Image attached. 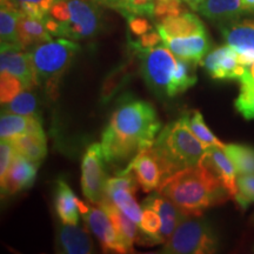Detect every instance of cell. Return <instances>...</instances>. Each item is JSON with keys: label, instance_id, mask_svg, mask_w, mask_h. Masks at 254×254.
<instances>
[{"label": "cell", "instance_id": "1", "mask_svg": "<svg viewBox=\"0 0 254 254\" xmlns=\"http://www.w3.org/2000/svg\"><path fill=\"white\" fill-rule=\"evenodd\" d=\"M158 192L187 215H201L205 209L232 198L218 177L202 161L168 177L158 187Z\"/></svg>", "mask_w": 254, "mask_h": 254}, {"label": "cell", "instance_id": "2", "mask_svg": "<svg viewBox=\"0 0 254 254\" xmlns=\"http://www.w3.org/2000/svg\"><path fill=\"white\" fill-rule=\"evenodd\" d=\"M152 147L166 164L171 176L198 165L207 148L189 128L184 116L165 126Z\"/></svg>", "mask_w": 254, "mask_h": 254}, {"label": "cell", "instance_id": "3", "mask_svg": "<svg viewBox=\"0 0 254 254\" xmlns=\"http://www.w3.org/2000/svg\"><path fill=\"white\" fill-rule=\"evenodd\" d=\"M107 126L119 138L144 151L154 144L161 123L150 103L128 100L114 111Z\"/></svg>", "mask_w": 254, "mask_h": 254}, {"label": "cell", "instance_id": "4", "mask_svg": "<svg viewBox=\"0 0 254 254\" xmlns=\"http://www.w3.org/2000/svg\"><path fill=\"white\" fill-rule=\"evenodd\" d=\"M79 51L80 46L77 43L63 38L41 43L30 51L36 84L45 87L51 98L57 97L60 79Z\"/></svg>", "mask_w": 254, "mask_h": 254}, {"label": "cell", "instance_id": "5", "mask_svg": "<svg viewBox=\"0 0 254 254\" xmlns=\"http://www.w3.org/2000/svg\"><path fill=\"white\" fill-rule=\"evenodd\" d=\"M218 238L211 224L201 215H189L178 225L165 243L166 254H209L217 252Z\"/></svg>", "mask_w": 254, "mask_h": 254}, {"label": "cell", "instance_id": "6", "mask_svg": "<svg viewBox=\"0 0 254 254\" xmlns=\"http://www.w3.org/2000/svg\"><path fill=\"white\" fill-rule=\"evenodd\" d=\"M134 52L141 60V74L148 88L158 97L168 98V88L177 65L173 53L164 46Z\"/></svg>", "mask_w": 254, "mask_h": 254}, {"label": "cell", "instance_id": "7", "mask_svg": "<svg viewBox=\"0 0 254 254\" xmlns=\"http://www.w3.org/2000/svg\"><path fill=\"white\" fill-rule=\"evenodd\" d=\"M106 161L101 144L94 142L87 147L81 161V187L85 198L92 204L99 205L106 186Z\"/></svg>", "mask_w": 254, "mask_h": 254}, {"label": "cell", "instance_id": "8", "mask_svg": "<svg viewBox=\"0 0 254 254\" xmlns=\"http://www.w3.org/2000/svg\"><path fill=\"white\" fill-rule=\"evenodd\" d=\"M119 172L132 173L145 193L158 189L171 176L166 164L152 146L136 154L131 163Z\"/></svg>", "mask_w": 254, "mask_h": 254}, {"label": "cell", "instance_id": "9", "mask_svg": "<svg viewBox=\"0 0 254 254\" xmlns=\"http://www.w3.org/2000/svg\"><path fill=\"white\" fill-rule=\"evenodd\" d=\"M69 9L68 38L81 40L92 38L101 26L99 4L94 0H67Z\"/></svg>", "mask_w": 254, "mask_h": 254}, {"label": "cell", "instance_id": "10", "mask_svg": "<svg viewBox=\"0 0 254 254\" xmlns=\"http://www.w3.org/2000/svg\"><path fill=\"white\" fill-rule=\"evenodd\" d=\"M201 66H204L209 77L215 80L240 81L247 71L246 66L240 64L236 50L228 45L209 51Z\"/></svg>", "mask_w": 254, "mask_h": 254}, {"label": "cell", "instance_id": "11", "mask_svg": "<svg viewBox=\"0 0 254 254\" xmlns=\"http://www.w3.org/2000/svg\"><path fill=\"white\" fill-rule=\"evenodd\" d=\"M221 33L226 45L236 50L240 64L250 66L254 62V20L225 24Z\"/></svg>", "mask_w": 254, "mask_h": 254}, {"label": "cell", "instance_id": "12", "mask_svg": "<svg viewBox=\"0 0 254 254\" xmlns=\"http://www.w3.org/2000/svg\"><path fill=\"white\" fill-rule=\"evenodd\" d=\"M39 165L15 152L11 166L4 179L1 180L2 195L17 194L21 190L30 189L36 180Z\"/></svg>", "mask_w": 254, "mask_h": 254}, {"label": "cell", "instance_id": "13", "mask_svg": "<svg viewBox=\"0 0 254 254\" xmlns=\"http://www.w3.org/2000/svg\"><path fill=\"white\" fill-rule=\"evenodd\" d=\"M0 69L1 72H9L15 75L23 82L25 88L37 86L30 52H23L20 46L1 45Z\"/></svg>", "mask_w": 254, "mask_h": 254}, {"label": "cell", "instance_id": "14", "mask_svg": "<svg viewBox=\"0 0 254 254\" xmlns=\"http://www.w3.org/2000/svg\"><path fill=\"white\" fill-rule=\"evenodd\" d=\"M82 215H84V220L86 221L88 227L95 234V237L99 239L104 252L112 251L116 253H127L126 249L123 246L118 236H117L112 221L103 208H95L90 206L87 213Z\"/></svg>", "mask_w": 254, "mask_h": 254}, {"label": "cell", "instance_id": "15", "mask_svg": "<svg viewBox=\"0 0 254 254\" xmlns=\"http://www.w3.org/2000/svg\"><path fill=\"white\" fill-rule=\"evenodd\" d=\"M163 43L177 58L190 60L200 65L212 47L207 33L189 37L165 38Z\"/></svg>", "mask_w": 254, "mask_h": 254}, {"label": "cell", "instance_id": "16", "mask_svg": "<svg viewBox=\"0 0 254 254\" xmlns=\"http://www.w3.org/2000/svg\"><path fill=\"white\" fill-rule=\"evenodd\" d=\"M142 207L151 208L154 212H157L161 220V230L160 234L163 238L164 243H166L168 238L172 236V233L176 231L178 225L182 222L184 219L189 217L183 209H180L178 206L171 201L170 199L164 196L160 193H153L150 194L142 202Z\"/></svg>", "mask_w": 254, "mask_h": 254}, {"label": "cell", "instance_id": "17", "mask_svg": "<svg viewBox=\"0 0 254 254\" xmlns=\"http://www.w3.org/2000/svg\"><path fill=\"white\" fill-rule=\"evenodd\" d=\"M200 161H202L211 168L212 172L218 177V179L228 190L232 198H236L238 192V173L233 161L231 160L224 148L219 147V146H209L206 148L205 154L202 155Z\"/></svg>", "mask_w": 254, "mask_h": 254}, {"label": "cell", "instance_id": "18", "mask_svg": "<svg viewBox=\"0 0 254 254\" xmlns=\"http://www.w3.org/2000/svg\"><path fill=\"white\" fill-rule=\"evenodd\" d=\"M157 30L160 33L161 39L176 37H189L194 34L207 33L205 25L198 15L185 12L177 17L166 18L157 25Z\"/></svg>", "mask_w": 254, "mask_h": 254}, {"label": "cell", "instance_id": "19", "mask_svg": "<svg viewBox=\"0 0 254 254\" xmlns=\"http://www.w3.org/2000/svg\"><path fill=\"white\" fill-rule=\"evenodd\" d=\"M58 251L66 254H88L93 252V243L84 227L64 224L58 231Z\"/></svg>", "mask_w": 254, "mask_h": 254}, {"label": "cell", "instance_id": "20", "mask_svg": "<svg viewBox=\"0 0 254 254\" xmlns=\"http://www.w3.org/2000/svg\"><path fill=\"white\" fill-rule=\"evenodd\" d=\"M99 206L109 215L114 230L117 232V236H118L123 246L126 249L127 253L134 252L133 244L138 243L139 239L135 222L131 220L125 213H123L116 205H113L109 200H101Z\"/></svg>", "mask_w": 254, "mask_h": 254}, {"label": "cell", "instance_id": "21", "mask_svg": "<svg viewBox=\"0 0 254 254\" xmlns=\"http://www.w3.org/2000/svg\"><path fill=\"white\" fill-rule=\"evenodd\" d=\"M198 12L209 20L224 24L237 21L246 13L243 0H205Z\"/></svg>", "mask_w": 254, "mask_h": 254}, {"label": "cell", "instance_id": "22", "mask_svg": "<svg viewBox=\"0 0 254 254\" xmlns=\"http://www.w3.org/2000/svg\"><path fill=\"white\" fill-rule=\"evenodd\" d=\"M18 34L23 50L52 40V37H51L50 32L46 30L43 20L32 18L21 12L19 14L18 20Z\"/></svg>", "mask_w": 254, "mask_h": 254}, {"label": "cell", "instance_id": "23", "mask_svg": "<svg viewBox=\"0 0 254 254\" xmlns=\"http://www.w3.org/2000/svg\"><path fill=\"white\" fill-rule=\"evenodd\" d=\"M75 198L77 196L69 189L67 183L64 182L63 179L57 182L55 189V209L64 224H79V209Z\"/></svg>", "mask_w": 254, "mask_h": 254}, {"label": "cell", "instance_id": "24", "mask_svg": "<svg viewBox=\"0 0 254 254\" xmlns=\"http://www.w3.org/2000/svg\"><path fill=\"white\" fill-rule=\"evenodd\" d=\"M12 144L17 153L21 154L33 163L40 164L47 154L45 134H23L12 139Z\"/></svg>", "mask_w": 254, "mask_h": 254}, {"label": "cell", "instance_id": "25", "mask_svg": "<svg viewBox=\"0 0 254 254\" xmlns=\"http://www.w3.org/2000/svg\"><path fill=\"white\" fill-rule=\"evenodd\" d=\"M198 64L190 62L185 59H177L176 69H174L172 80H171L170 88H168V98L176 97L189 90L190 87L196 84V72L195 67Z\"/></svg>", "mask_w": 254, "mask_h": 254}, {"label": "cell", "instance_id": "26", "mask_svg": "<svg viewBox=\"0 0 254 254\" xmlns=\"http://www.w3.org/2000/svg\"><path fill=\"white\" fill-rule=\"evenodd\" d=\"M19 14H20V9L17 6L1 5V9H0V40H1V45L20 46L18 34Z\"/></svg>", "mask_w": 254, "mask_h": 254}, {"label": "cell", "instance_id": "27", "mask_svg": "<svg viewBox=\"0 0 254 254\" xmlns=\"http://www.w3.org/2000/svg\"><path fill=\"white\" fill-rule=\"evenodd\" d=\"M103 200H109L113 205H116L123 213H125L135 224H140L142 218V209L138 205L136 200L133 196V193L126 190H106L104 193Z\"/></svg>", "mask_w": 254, "mask_h": 254}, {"label": "cell", "instance_id": "28", "mask_svg": "<svg viewBox=\"0 0 254 254\" xmlns=\"http://www.w3.org/2000/svg\"><path fill=\"white\" fill-rule=\"evenodd\" d=\"M31 88H26L19 93L9 103L1 104V113H14L26 117H39L38 98Z\"/></svg>", "mask_w": 254, "mask_h": 254}, {"label": "cell", "instance_id": "29", "mask_svg": "<svg viewBox=\"0 0 254 254\" xmlns=\"http://www.w3.org/2000/svg\"><path fill=\"white\" fill-rule=\"evenodd\" d=\"M236 166L238 176L254 173V147L249 145L230 144L224 147Z\"/></svg>", "mask_w": 254, "mask_h": 254}, {"label": "cell", "instance_id": "30", "mask_svg": "<svg viewBox=\"0 0 254 254\" xmlns=\"http://www.w3.org/2000/svg\"><path fill=\"white\" fill-rule=\"evenodd\" d=\"M32 117L14 113H1L0 136L1 140H12L19 135L27 134L30 131Z\"/></svg>", "mask_w": 254, "mask_h": 254}, {"label": "cell", "instance_id": "31", "mask_svg": "<svg viewBox=\"0 0 254 254\" xmlns=\"http://www.w3.org/2000/svg\"><path fill=\"white\" fill-rule=\"evenodd\" d=\"M240 93L234 101V107L246 120L254 119V79L247 71L240 80Z\"/></svg>", "mask_w": 254, "mask_h": 254}, {"label": "cell", "instance_id": "32", "mask_svg": "<svg viewBox=\"0 0 254 254\" xmlns=\"http://www.w3.org/2000/svg\"><path fill=\"white\" fill-rule=\"evenodd\" d=\"M184 117H185L189 128L206 147H209V146H219V147L224 148L226 146L224 142L219 140L213 133L209 131L208 126L206 125L204 120V117H202V114L199 111H193L190 114H184Z\"/></svg>", "mask_w": 254, "mask_h": 254}, {"label": "cell", "instance_id": "33", "mask_svg": "<svg viewBox=\"0 0 254 254\" xmlns=\"http://www.w3.org/2000/svg\"><path fill=\"white\" fill-rule=\"evenodd\" d=\"M112 8L124 15L139 14L153 18L154 0H113Z\"/></svg>", "mask_w": 254, "mask_h": 254}, {"label": "cell", "instance_id": "34", "mask_svg": "<svg viewBox=\"0 0 254 254\" xmlns=\"http://www.w3.org/2000/svg\"><path fill=\"white\" fill-rule=\"evenodd\" d=\"M25 88L24 84L9 72H1L0 75V100L1 104L9 103Z\"/></svg>", "mask_w": 254, "mask_h": 254}, {"label": "cell", "instance_id": "35", "mask_svg": "<svg viewBox=\"0 0 254 254\" xmlns=\"http://www.w3.org/2000/svg\"><path fill=\"white\" fill-rule=\"evenodd\" d=\"M236 199L240 207L246 209L251 204H254V173L238 176L237 178Z\"/></svg>", "mask_w": 254, "mask_h": 254}, {"label": "cell", "instance_id": "36", "mask_svg": "<svg viewBox=\"0 0 254 254\" xmlns=\"http://www.w3.org/2000/svg\"><path fill=\"white\" fill-rule=\"evenodd\" d=\"M185 12L186 8L184 7L182 0H154L153 18L159 21L166 18L177 17Z\"/></svg>", "mask_w": 254, "mask_h": 254}, {"label": "cell", "instance_id": "37", "mask_svg": "<svg viewBox=\"0 0 254 254\" xmlns=\"http://www.w3.org/2000/svg\"><path fill=\"white\" fill-rule=\"evenodd\" d=\"M14 155L15 150L12 141L1 140V144H0V180H2L5 178Z\"/></svg>", "mask_w": 254, "mask_h": 254}, {"label": "cell", "instance_id": "38", "mask_svg": "<svg viewBox=\"0 0 254 254\" xmlns=\"http://www.w3.org/2000/svg\"><path fill=\"white\" fill-rule=\"evenodd\" d=\"M127 24H128L129 31L132 32L135 36L140 37L142 34L147 33L152 28V25L148 19L145 15H139V14H126L125 15Z\"/></svg>", "mask_w": 254, "mask_h": 254}, {"label": "cell", "instance_id": "39", "mask_svg": "<svg viewBox=\"0 0 254 254\" xmlns=\"http://www.w3.org/2000/svg\"><path fill=\"white\" fill-rule=\"evenodd\" d=\"M160 41H163L161 39L160 33L158 31L151 30L147 33L142 34L139 38V40L136 41H131V46L133 47V50H147V49H153L158 45Z\"/></svg>", "mask_w": 254, "mask_h": 254}, {"label": "cell", "instance_id": "40", "mask_svg": "<svg viewBox=\"0 0 254 254\" xmlns=\"http://www.w3.org/2000/svg\"><path fill=\"white\" fill-rule=\"evenodd\" d=\"M50 15L60 21V23L67 24L69 20V9L67 0H56L55 4L50 9Z\"/></svg>", "mask_w": 254, "mask_h": 254}, {"label": "cell", "instance_id": "41", "mask_svg": "<svg viewBox=\"0 0 254 254\" xmlns=\"http://www.w3.org/2000/svg\"><path fill=\"white\" fill-rule=\"evenodd\" d=\"M12 1L18 6V8L19 6L23 4H33V5H39L44 9H46L47 12H50V9L52 7V5L55 4L56 0H12Z\"/></svg>", "mask_w": 254, "mask_h": 254}, {"label": "cell", "instance_id": "42", "mask_svg": "<svg viewBox=\"0 0 254 254\" xmlns=\"http://www.w3.org/2000/svg\"><path fill=\"white\" fill-rule=\"evenodd\" d=\"M186 5H189L193 11L198 12V9L200 7V5L205 1V0H183Z\"/></svg>", "mask_w": 254, "mask_h": 254}, {"label": "cell", "instance_id": "43", "mask_svg": "<svg viewBox=\"0 0 254 254\" xmlns=\"http://www.w3.org/2000/svg\"><path fill=\"white\" fill-rule=\"evenodd\" d=\"M243 6L246 13H254V0H243Z\"/></svg>", "mask_w": 254, "mask_h": 254}, {"label": "cell", "instance_id": "44", "mask_svg": "<svg viewBox=\"0 0 254 254\" xmlns=\"http://www.w3.org/2000/svg\"><path fill=\"white\" fill-rule=\"evenodd\" d=\"M247 68H249L251 75H252V78L254 79V62H253L252 64H251L250 66H247Z\"/></svg>", "mask_w": 254, "mask_h": 254}, {"label": "cell", "instance_id": "45", "mask_svg": "<svg viewBox=\"0 0 254 254\" xmlns=\"http://www.w3.org/2000/svg\"><path fill=\"white\" fill-rule=\"evenodd\" d=\"M94 1H97L99 5H103V0H94Z\"/></svg>", "mask_w": 254, "mask_h": 254}]
</instances>
